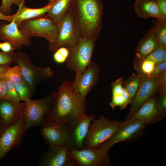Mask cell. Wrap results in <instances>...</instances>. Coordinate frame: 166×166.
I'll use <instances>...</instances> for the list:
<instances>
[{
  "instance_id": "9",
  "label": "cell",
  "mask_w": 166,
  "mask_h": 166,
  "mask_svg": "<svg viewBox=\"0 0 166 166\" xmlns=\"http://www.w3.org/2000/svg\"><path fill=\"white\" fill-rule=\"evenodd\" d=\"M78 39L72 15L68 10L62 19L58 23L57 34L54 41L48 44V49L54 51L62 46L69 49L74 46Z\"/></svg>"
},
{
  "instance_id": "12",
  "label": "cell",
  "mask_w": 166,
  "mask_h": 166,
  "mask_svg": "<svg viewBox=\"0 0 166 166\" xmlns=\"http://www.w3.org/2000/svg\"><path fill=\"white\" fill-rule=\"evenodd\" d=\"M141 75L139 86L134 97L130 110L124 121L130 119L141 106L162 85L159 76Z\"/></svg>"
},
{
  "instance_id": "31",
  "label": "cell",
  "mask_w": 166,
  "mask_h": 166,
  "mask_svg": "<svg viewBox=\"0 0 166 166\" xmlns=\"http://www.w3.org/2000/svg\"><path fill=\"white\" fill-rule=\"evenodd\" d=\"M25 0H2V4L0 6V11L6 15H10L12 12L11 6L14 4L19 6L24 3Z\"/></svg>"
},
{
  "instance_id": "37",
  "label": "cell",
  "mask_w": 166,
  "mask_h": 166,
  "mask_svg": "<svg viewBox=\"0 0 166 166\" xmlns=\"http://www.w3.org/2000/svg\"><path fill=\"white\" fill-rule=\"evenodd\" d=\"M166 69V61H164L155 65L149 76L155 77L159 76Z\"/></svg>"
},
{
  "instance_id": "6",
  "label": "cell",
  "mask_w": 166,
  "mask_h": 166,
  "mask_svg": "<svg viewBox=\"0 0 166 166\" xmlns=\"http://www.w3.org/2000/svg\"><path fill=\"white\" fill-rule=\"evenodd\" d=\"M122 122L109 120L103 116L97 119L94 118L89 125L84 147L99 148L117 132Z\"/></svg>"
},
{
  "instance_id": "33",
  "label": "cell",
  "mask_w": 166,
  "mask_h": 166,
  "mask_svg": "<svg viewBox=\"0 0 166 166\" xmlns=\"http://www.w3.org/2000/svg\"><path fill=\"white\" fill-rule=\"evenodd\" d=\"M123 78H120L112 82L111 87L112 96L121 94L123 89Z\"/></svg>"
},
{
  "instance_id": "27",
  "label": "cell",
  "mask_w": 166,
  "mask_h": 166,
  "mask_svg": "<svg viewBox=\"0 0 166 166\" xmlns=\"http://www.w3.org/2000/svg\"><path fill=\"white\" fill-rule=\"evenodd\" d=\"M4 76L15 84L19 83L25 81L20 67L18 65L12 67H10L6 72Z\"/></svg>"
},
{
  "instance_id": "26",
  "label": "cell",
  "mask_w": 166,
  "mask_h": 166,
  "mask_svg": "<svg viewBox=\"0 0 166 166\" xmlns=\"http://www.w3.org/2000/svg\"><path fill=\"white\" fill-rule=\"evenodd\" d=\"M15 85L20 100L26 102L31 99L33 92L29 85L25 81L21 83L15 84Z\"/></svg>"
},
{
  "instance_id": "18",
  "label": "cell",
  "mask_w": 166,
  "mask_h": 166,
  "mask_svg": "<svg viewBox=\"0 0 166 166\" xmlns=\"http://www.w3.org/2000/svg\"><path fill=\"white\" fill-rule=\"evenodd\" d=\"M24 103H15L6 99L0 100V119L5 128L16 123L20 118Z\"/></svg>"
},
{
  "instance_id": "35",
  "label": "cell",
  "mask_w": 166,
  "mask_h": 166,
  "mask_svg": "<svg viewBox=\"0 0 166 166\" xmlns=\"http://www.w3.org/2000/svg\"><path fill=\"white\" fill-rule=\"evenodd\" d=\"M161 93L156 104L157 109L162 114L164 113L166 109V89H161Z\"/></svg>"
},
{
  "instance_id": "15",
  "label": "cell",
  "mask_w": 166,
  "mask_h": 166,
  "mask_svg": "<svg viewBox=\"0 0 166 166\" xmlns=\"http://www.w3.org/2000/svg\"><path fill=\"white\" fill-rule=\"evenodd\" d=\"M42 153L39 162L40 166H78L69 155L65 145L49 147Z\"/></svg>"
},
{
  "instance_id": "20",
  "label": "cell",
  "mask_w": 166,
  "mask_h": 166,
  "mask_svg": "<svg viewBox=\"0 0 166 166\" xmlns=\"http://www.w3.org/2000/svg\"><path fill=\"white\" fill-rule=\"evenodd\" d=\"M160 46L156 35L151 28L140 39L136 47L135 61L143 59Z\"/></svg>"
},
{
  "instance_id": "36",
  "label": "cell",
  "mask_w": 166,
  "mask_h": 166,
  "mask_svg": "<svg viewBox=\"0 0 166 166\" xmlns=\"http://www.w3.org/2000/svg\"><path fill=\"white\" fill-rule=\"evenodd\" d=\"M109 105L113 109L117 106H119L121 109L125 108L124 100L121 94L112 96Z\"/></svg>"
},
{
  "instance_id": "23",
  "label": "cell",
  "mask_w": 166,
  "mask_h": 166,
  "mask_svg": "<svg viewBox=\"0 0 166 166\" xmlns=\"http://www.w3.org/2000/svg\"><path fill=\"white\" fill-rule=\"evenodd\" d=\"M72 0H49L50 7L46 14L57 23L62 19L68 10Z\"/></svg>"
},
{
  "instance_id": "8",
  "label": "cell",
  "mask_w": 166,
  "mask_h": 166,
  "mask_svg": "<svg viewBox=\"0 0 166 166\" xmlns=\"http://www.w3.org/2000/svg\"><path fill=\"white\" fill-rule=\"evenodd\" d=\"M95 116V114L84 115L67 124V137L65 145L70 151L83 148L89 125Z\"/></svg>"
},
{
  "instance_id": "25",
  "label": "cell",
  "mask_w": 166,
  "mask_h": 166,
  "mask_svg": "<svg viewBox=\"0 0 166 166\" xmlns=\"http://www.w3.org/2000/svg\"><path fill=\"white\" fill-rule=\"evenodd\" d=\"M152 29L156 35L160 46L166 47V20L156 19Z\"/></svg>"
},
{
  "instance_id": "45",
  "label": "cell",
  "mask_w": 166,
  "mask_h": 166,
  "mask_svg": "<svg viewBox=\"0 0 166 166\" xmlns=\"http://www.w3.org/2000/svg\"><path fill=\"white\" fill-rule=\"evenodd\" d=\"M1 43L0 42V49H1Z\"/></svg>"
},
{
  "instance_id": "39",
  "label": "cell",
  "mask_w": 166,
  "mask_h": 166,
  "mask_svg": "<svg viewBox=\"0 0 166 166\" xmlns=\"http://www.w3.org/2000/svg\"><path fill=\"white\" fill-rule=\"evenodd\" d=\"M1 49L3 52L12 53L13 52L15 49L10 42L6 40L4 42L1 43Z\"/></svg>"
},
{
  "instance_id": "4",
  "label": "cell",
  "mask_w": 166,
  "mask_h": 166,
  "mask_svg": "<svg viewBox=\"0 0 166 166\" xmlns=\"http://www.w3.org/2000/svg\"><path fill=\"white\" fill-rule=\"evenodd\" d=\"M18 26L25 36L41 37L46 39L48 44L54 41L58 33V23L45 13L24 20Z\"/></svg>"
},
{
  "instance_id": "21",
  "label": "cell",
  "mask_w": 166,
  "mask_h": 166,
  "mask_svg": "<svg viewBox=\"0 0 166 166\" xmlns=\"http://www.w3.org/2000/svg\"><path fill=\"white\" fill-rule=\"evenodd\" d=\"M133 7L136 13L140 18L144 19L154 18L166 20L154 0H136Z\"/></svg>"
},
{
  "instance_id": "40",
  "label": "cell",
  "mask_w": 166,
  "mask_h": 166,
  "mask_svg": "<svg viewBox=\"0 0 166 166\" xmlns=\"http://www.w3.org/2000/svg\"><path fill=\"white\" fill-rule=\"evenodd\" d=\"M163 17L166 19V0H154Z\"/></svg>"
},
{
  "instance_id": "2",
  "label": "cell",
  "mask_w": 166,
  "mask_h": 166,
  "mask_svg": "<svg viewBox=\"0 0 166 166\" xmlns=\"http://www.w3.org/2000/svg\"><path fill=\"white\" fill-rule=\"evenodd\" d=\"M55 92L52 109L53 121L67 124L86 114V101L77 96L73 88V81L64 82Z\"/></svg>"
},
{
  "instance_id": "30",
  "label": "cell",
  "mask_w": 166,
  "mask_h": 166,
  "mask_svg": "<svg viewBox=\"0 0 166 166\" xmlns=\"http://www.w3.org/2000/svg\"><path fill=\"white\" fill-rule=\"evenodd\" d=\"M7 92L6 99L14 103H20V99L16 91L15 84L7 79Z\"/></svg>"
},
{
  "instance_id": "13",
  "label": "cell",
  "mask_w": 166,
  "mask_h": 166,
  "mask_svg": "<svg viewBox=\"0 0 166 166\" xmlns=\"http://www.w3.org/2000/svg\"><path fill=\"white\" fill-rule=\"evenodd\" d=\"M27 129L22 115L16 123L5 128L0 135V161L19 144Z\"/></svg>"
},
{
  "instance_id": "22",
  "label": "cell",
  "mask_w": 166,
  "mask_h": 166,
  "mask_svg": "<svg viewBox=\"0 0 166 166\" xmlns=\"http://www.w3.org/2000/svg\"><path fill=\"white\" fill-rule=\"evenodd\" d=\"M50 7L49 3L45 6L38 8L28 7L22 4L18 7L17 12L14 14V20L18 25L22 21L38 16L46 13Z\"/></svg>"
},
{
  "instance_id": "28",
  "label": "cell",
  "mask_w": 166,
  "mask_h": 166,
  "mask_svg": "<svg viewBox=\"0 0 166 166\" xmlns=\"http://www.w3.org/2000/svg\"><path fill=\"white\" fill-rule=\"evenodd\" d=\"M143 59L150 61L155 65L166 61V47L160 46Z\"/></svg>"
},
{
  "instance_id": "32",
  "label": "cell",
  "mask_w": 166,
  "mask_h": 166,
  "mask_svg": "<svg viewBox=\"0 0 166 166\" xmlns=\"http://www.w3.org/2000/svg\"><path fill=\"white\" fill-rule=\"evenodd\" d=\"M69 53V50L67 47H60L55 51L53 56V59L57 63H63L67 60Z\"/></svg>"
},
{
  "instance_id": "19",
  "label": "cell",
  "mask_w": 166,
  "mask_h": 166,
  "mask_svg": "<svg viewBox=\"0 0 166 166\" xmlns=\"http://www.w3.org/2000/svg\"><path fill=\"white\" fill-rule=\"evenodd\" d=\"M156 98L152 96L148 99L129 120H139L145 122L147 124L155 122L161 114L158 110Z\"/></svg>"
},
{
  "instance_id": "24",
  "label": "cell",
  "mask_w": 166,
  "mask_h": 166,
  "mask_svg": "<svg viewBox=\"0 0 166 166\" xmlns=\"http://www.w3.org/2000/svg\"><path fill=\"white\" fill-rule=\"evenodd\" d=\"M141 77V74L133 73L125 81H123V88L128 92L132 100L139 86Z\"/></svg>"
},
{
  "instance_id": "38",
  "label": "cell",
  "mask_w": 166,
  "mask_h": 166,
  "mask_svg": "<svg viewBox=\"0 0 166 166\" xmlns=\"http://www.w3.org/2000/svg\"><path fill=\"white\" fill-rule=\"evenodd\" d=\"M7 92V83L5 76L0 77V100L5 99Z\"/></svg>"
},
{
  "instance_id": "10",
  "label": "cell",
  "mask_w": 166,
  "mask_h": 166,
  "mask_svg": "<svg viewBox=\"0 0 166 166\" xmlns=\"http://www.w3.org/2000/svg\"><path fill=\"white\" fill-rule=\"evenodd\" d=\"M109 150L100 147H83L80 150L70 151L69 155L78 166H108L111 162Z\"/></svg>"
},
{
  "instance_id": "17",
  "label": "cell",
  "mask_w": 166,
  "mask_h": 166,
  "mask_svg": "<svg viewBox=\"0 0 166 166\" xmlns=\"http://www.w3.org/2000/svg\"><path fill=\"white\" fill-rule=\"evenodd\" d=\"M0 40L10 41L15 49H20L22 45L27 46L31 43L30 38L22 33L14 20L8 24L0 22Z\"/></svg>"
},
{
  "instance_id": "11",
  "label": "cell",
  "mask_w": 166,
  "mask_h": 166,
  "mask_svg": "<svg viewBox=\"0 0 166 166\" xmlns=\"http://www.w3.org/2000/svg\"><path fill=\"white\" fill-rule=\"evenodd\" d=\"M147 125L139 120L124 121L117 132L99 147L109 150L117 143L135 140L142 135Z\"/></svg>"
},
{
  "instance_id": "41",
  "label": "cell",
  "mask_w": 166,
  "mask_h": 166,
  "mask_svg": "<svg viewBox=\"0 0 166 166\" xmlns=\"http://www.w3.org/2000/svg\"><path fill=\"white\" fill-rule=\"evenodd\" d=\"M121 94L124 100L126 107L128 104L132 102V99L128 92L124 88Z\"/></svg>"
},
{
  "instance_id": "44",
  "label": "cell",
  "mask_w": 166,
  "mask_h": 166,
  "mask_svg": "<svg viewBox=\"0 0 166 166\" xmlns=\"http://www.w3.org/2000/svg\"><path fill=\"white\" fill-rule=\"evenodd\" d=\"M6 128L0 119V135Z\"/></svg>"
},
{
  "instance_id": "3",
  "label": "cell",
  "mask_w": 166,
  "mask_h": 166,
  "mask_svg": "<svg viewBox=\"0 0 166 166\" xmlns=\"http://www.w3.org/2000/svg\"><path fill=\"white\" fill-rule=\"evenodd\" d=\"M56 92L38 100L25 102L22 116L27 129L41 127L53 121L52 109Z\"/></svg>"
},
{
  "instance_id": "42",
  "label": "cell",
  "mask_w": 166,
  "mask_h": 166,
  "mask_svg": "<svg viewBox=\"0 0 166 166\" xmlns=\"http://www.w3.org/2000/svg\"><path fill=\"white\" fill-rule=\"evenodd\" d=\"M10 67V64L0 65V77L4 76L6 72Z\"/></svg>"
},
{
  "instance_id": "1",
  "label": "cell",
  "mask_w": 166,
  "mask_h": 166,
  "mask_svg": "<svg viewBox=\"0 0 166 166\" xmlns=\"http://www.w3.org/2000/svg\"><path fill=\"white\" fill-rule=\"evenodd\" d=\"M69 10L79 38L98 37L102 27L101 0H72Z\"/></svg>"
},
{
  "instance_id": "7",
  "label": "cell",
  "mask_w": 166,
  "mask_h": 166,
  "mask_svg": "<svg viewBox=\"0 0 166 166\" xmlns=\"http://www.w3.org/2000/svg\"><path fill=\"white\" fill-rule=\"evenodd\" d=\"M14 54L15 63L19 66L25 81L29 85L33 92L39 83L53 75L50 68L36 66L25 53L17 52Z\"/></svg>"
},
{
  "instance_id": "16",
  "label": "cell",
  "mask_w": 166,
  "mask_h": 166,
  "mask_svg": "<svg viewBox=\"0 0 166 166\" xmlns=\"http://www.w3.org/2000/svg\"><path fill=\"white\" fill-rule=\"evenodd\" d=\"M40 132L49 147L64 145L67 137V124L53 121L42 127Z\"/></svg>"
},
{
  "instance_id": "14",
  "label": "cell",
  "mask_w": 166,
  "mask_h": 166,
  "mask_svg": "<svg viewBox=\"0 0 166 166\" xmlns=\"http://www.w3.org/2000/svg\"><path fill=\"white\" fill-rule=\"evenodd\" d=\"M99 77V68L92 61L80 76L75 77L73 81V88L80 99L86 101L87 95L98 81Z\"/></svg>"
},
{
  "instance_id": "5",
  "label": "cell",
  "mask_w": 166,
  "mask_h": 166,
  "mask_svg": "<svg viewBox=\"0 0 166 166\" xmlns=\"http://www.w3.org/2000/svg\"><path fill=\"white\" fill-rule=\"evenodd\" d=\"M97 38H79L76 44L69 49V54L65 62L67 67L80 76L92 62V56Z\"/></svg>"
},
{
  "instance_id": "34",
  "label": "cell",
  "mask_w": 166,
  "mask_h": 166,
  "mask_svg": "<svg viewBox=\"0 0 166 166\" xmlns=\"http://www.w3.org/2000/svg\"><path fill=\"white\" fill-rule=\"evenodd\" d=\"M13 62L15 63L14 53L0 52V65L10 64Z\"/></svg>"
},
{
  "instance_id": "29",
  "label": "cell",
  "mask_w": 166,
  "mask_h": 166,
  "mask_svg": "<svg viewBox=\"0 0 166 166\" xmlns=\"http://www.w3.org/2000/svg\"><path fill=\"white\" fill-rule=\"evenodd\" d=\"M135 65H138L136 68L140 70L139 74L147 76H149L155 65L153 62L145 59L135 61Z\"/></svg>"
},
{
  "instance_id": "43",
  "label": "cell",
  "mask_w": 166,
  "mask_h": 166,
  "mask_svg": "<svg viewBox=\"0 0 166 166\" xmlns=\"http://www.w3.org/2000/svg\"><path fill=\"white\" fill-rule=\"evenodd\" d=\"M14 14L6 15L4 14L0 11V20H6L8 22H11L14 18Z\"/></svg>"
}]
</instances>
